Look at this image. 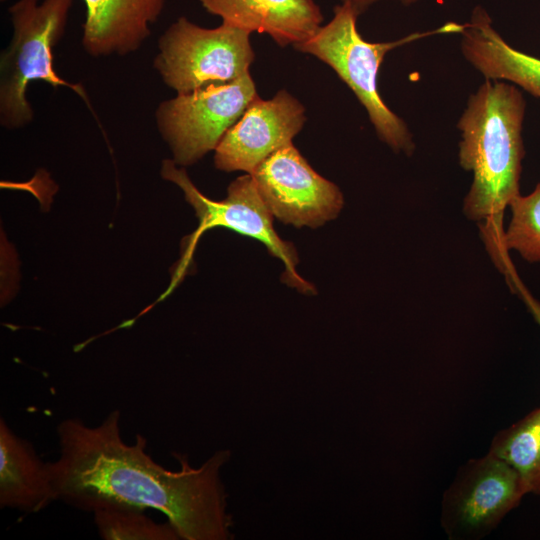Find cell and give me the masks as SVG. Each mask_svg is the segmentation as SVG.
I'll return each instance as SVG.
<instances>
[{
  "label": "cell",
  "instance_id": "ffe728a7",
  "mask_svg": "<svg viewBox=\"0 0 540 540\" xmlns=\"http://www.w3.org/2000/svg\"><path fill=\"white\" fill-rule=\"evenodd\" d=\"M1 1H5V0H1Z\"/></svg>",
  "mask_w": 540,
  "mask_h": 540
},
{
  "label": "cell",
  "instance_id": "5bb4252c",
  "mask_svg": "<svg viewBox=\"0 0 540 540\" xmlns=\"http://www.w3.org/2000/svg\"><path fill=\"white\" fill-rule=\"evenodd\" d=\"M56 500L48 462L0 419V506L39 512Z\"/></svg>",
  "mask_w": 540,
  "mask_h": 540
},
{
  "label": "cell",
  "instance_id": "7c38bea8",
  "mask_svg": "<svg viewBox=\"0 0 540 540\" xmlns=\"http://www.w3.org/2000/svg\"><path fill=\"white\" fill-rule=\"evenodd\" d=\"M222 22L244 30L268 34L279 46L296 45L310 38L323 16L314 0H199Z\"/></svg>",
  "mask_w": 540,
  "mask_h": 540
},
{
  "label": "cell",
  "instance_id": "7a4b0ae2",
  "mask_svg": "<svg viewBox=\"0 0 540 540\" xmlns=\"http://www.w3.org/2000/svg\"><path fill=\"white\" fill-rule=\"evenodd\" d=\"M525 111L521 89L509 82L486 79L470 95L457 123L461 133L459 163L473 174L463 212L474 222L491 223L500 245L505 209L520 194Z\"/></svg>",
  "mask_w": 540,
  "mask_h": 540
},
{
  "label": "cell",
  "instance_id": "52a82bcc",
  "mask_svg": "<svg viewBox=\"0 0 540 540\" xmlns=\"http://www.w3.org/2000/svg\"><path fill=\"white\" fill-rule=\"evenodd\" d=\"M163 179L176 184L187 202L194 208L199 220L196 231L189 236L184 254L185 260L201 234L221 226L262 242L269 253L279 258L285 266L281 276L288 286L303 294H315L313 284L304 280L296 271L299 262L294 245L282 240L273 228V215L260 196L251 174L238 177L230 183L227 197L213 201L204 196L193 184L186 170L178 168L172 159H165L161 166Z\"/></svg>",
  "mask_w": 540,
  "mask_h": 540
},
{
  "label": "cell",
  "instance_id": "277c9868",
  "mask_svg": "<svg viewBox=\"0 0 540 540\" xmlns=\"http://www.w3.org/2000/svg\"><path fill=\"white\" fill-rule=\"evenodd\" d=\"M72 5L73 0H17L8 8L12 37L0 56L2 127L19 129L32 122L26 94L33 81L69 88L89 105L84 87L62 79L53 65V48L64 35Z\"/></svg>",
  "mask_w": 540,
  "mask_h": 540
},
{
  "label": "cell",
  "instance_id": "2e32d148",
  "mask_svg": "<svg viewBox=\"0 0 540 540\" xmlns=\"http://www.w3.org/2000/svg\"><path fill=\"white\" fill-rule=\"evenodd\" d=\"M143 508L105 506L95 509L94 523L105 540H178L179 534L171 523H157Z\"/></svg>",
  "mask_w": 540,
  "mask_h": 540
},
{
  "label": "cell",
  "instance_id": "3957f363",
  "mask_svg": "<svg viewBox=\"0 0 540 540\" xmlns=\"http://www.w3.org/2000/svg\"><path fill=\"white\" fill-rule=\"evenodd\" d=\"M357 18L349 5L341 3L334 8V15L325 26L294 48L330 66L363 105L379 139L394 152L411 156L415 143L407 124L379 94L380 66L392 49L430 35L460 33L464 24L448 22L435 30L412 33L399 40L369 42L358 31Z\"/></svg>",
  "mask_w": 540,
  "mask_h": 540
},
{
  "label": "cell",
  "instance_id": "8992f818",
  "mask_svg": "<svg viewBox=\"0 0 540 540\" xmlns=\"http://www.w3.org/2000/svg\"><path fill=\"white\" fill-rule=\"evenodd\" d=\"M257 96L247 73L235 81L210 84L160 102L155 124L175 164L191 166L215 150Z\"/></svg>",
  "mask_w": 540,
  "mask_h": 540
},
{
  "label": "cell",
  "instance_id": "8fae6325",
  "mask_svg": "<svg viewBox=\"0 0 540 540\" xmlns=\"http://www.w3.org/2000/svg\"><path fill=\"white\" fill-rule=\"evenodd\" d=\"M82 46L93 57L126 56L151 35L165 0H83Z\"/></svg>",
  "mask_w": 540,
  "mask_h": 540
},
{
  "label": "cell",
  "instance_id": "9c48e42d",
  "mask_svg": "<svg viewBox=\"0 0 540 540\" xmlns=\"http://www.w3.org/2000/svg\"><path fill=\"white\" fill-rule=\"evenodd\" d=\"M251 175L272 215L284 224L317 228L343 208L340 189L319 175L293 144L271 154Z\"/></svg>",
  "mask_w": 540,
  "mask_h": 540
},
{
  "label": "cell",
  "instance_id": "ac0fdd59",
  "mask_svg": "<svg viewBox=\"0 0 540 540\" xmlns=\"http://www.w3.org/2000/svg\"><path fill=\"white\" fill-rule=\"evenodd\" d=\"M513 280V287L520 294L529 312L540 326V301L530 294V292L524 287L518 277H515Z\"/></svg>",
  "mask_w": 540,
  "mask_h": 540
},
{
  "label": "cell",
  "instance_id": "6da1fadb",
  "mask_svg": "<svg viewBox=\"0 0 540 540\" xmlns=\"http://www.w3.org/2000/svg\"><path fill=\"white\" fill-rule=\"evenodd\" d=\"M120 412L111 411L96 426L68 418L57 426L59 458L48 462L56 500L86 512L105 506L155 509L166 515L183 540H229L232 517L221 469L229 450H218L199 467L175 454L171 471L146 453L147 440L127 444Z\"/></svg>",
  "mask_w": 540,
  "mask_h": 540
},
{
  "label": "cell",
  "instance_id": "30bf717a",
  "mask_svg": "<svg viewBox=\"0 0 540 540\" xmlns=\"http://www.w3.org/2000/svg\"><path fill=\"white\" fill-rule=\"evenodd\" d=\"M306 121L305 108L287 90L257 96L216 147L217 169L251 174L266 158L292 143Z\"/></svg>",
  "mask_w": 540,
  "mask_h": 540
},
{
  "label": "cell",
  "instance_id": "4fadbf2b",
  "mask_svg": "<svg viewBox=\"0 0 540 540\" xmlns=\"http://www.w3.org/2000/svg\"><path fill=\"white\" fill-rule=\"evenodd\" d=\"M460 34L464 58L485 79L509 82L540 99V58L508 44L483 8L473 10Z\"/></svg>",
  "mask_w": 540,
  "mask_h": 540
},
{
  "label": "cell",
  "instance_id": "9a60e30c",
  "mask_svg": "<svg viewBox=\"0 0 540 540\" xmlns=\"http://www.w3.org/2000/svg\"><path fill=\"white\" fill-rule=\"evenodd\" d=\"M488 452L517 472L527 494L540 495V407L497 432Z\"/></svg>",
  "mask_w": 540,
  "mask_h": 540
},
{
  "label": "cell",
  "instance_id": "ba28073f",
  "mask_svg": "<svg viewBox=\"0 0 540 540\" xmlns=\"http://www.w3.org/2000/svg\"><path fill=\"white\" fill-rule=\"evenodd\" d=\"M527 495L517 472L487 452L464 463L445 490L440 524L449 539L478 540L489 535Z\"/></svg>",
  "mask_w": 540,
  "mask_h": 540
},
{
  "label": "cell",
  "instance_id": "5b68a950",
  "mask_svg": "<svg viewBox=\"0 0 540 540\" xmlns=\"http://www.w3.org/2000/svg\"><path fill=\"white\" fill-rule=\"evenodd\" d=\"M250 34L224 22L205 28L179 17L158 40L154 69L177 94L235 81L249 73L255 59Z\"/></svg>",
  "mask_w": 540,
  "mask_h": 540
},
{
  "label": "cell",
  "instance_id": "d6986e66",
  "mask_svg": "<svg viewBox=\"0 0 540 540\" xmlns=\"http://www.w3.org/2000/svg\"><path fill=\"white\" fill-rule=\"evenodd\" d=\"M341 3L349 5L359 16L365 12L372 4L380 0H340ZM405 5L415 3L417 0H398Z\"/></svg>",
  "mask_w": 540,
  "mask_h": 540
},
{
  "label": "cell",
  "instance_id": "e0dca14e",
  "mask_svg": "<svg viewBox=\"0 0 540 540\" xmlns=\"http://www.w3.org/2000/svg\"><path fill=\"white\" fill-rule=\"evenodd\" d=\"M511 220L503 231V250L516 251L529 263L540 262V182L528 195H517L509 204Z\"/></svg>",
  "mask_w": 540,
  "mask_h": 540
}]
</instances>
